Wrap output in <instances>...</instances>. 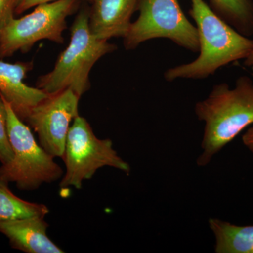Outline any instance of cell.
Instances as JSON below:
<instances>
[{
  "mask_svg": "<svg viewBox=\"0 0 253 253\" xmlns=\"http://www.w3.org/2000/svg\"><path fill=\"white\" fill-rule=\"evenodd\" d=\"M189 14L199 33V55L194 61L169 68L166 81L201 80L229 63L246 59L253 50V40L241 35L219 17L204 0H190Z\"/></svg>",
  "mask_w": 253,
  "mask_h": 253,
  "instance_id": "cell-1",
  "label": "cell"
},
{
  "mask_svg": "<svg viewBox=\"0 0 253 253\" xmlns=\"http://www.w3.org/2000/svg\"><path fill=\"white\" fill-rule=\"evenodd\" d=\"M199 121L205 123L202 154L197 159L206 166L216 154L253 125V82L241 76L233 89L226 83L215 84L206 99L195 106Z\"/></svg>",
  "mask_w": 253,
  "mask_h": 253,
  "instance_id": "cell-2",
  "label": "cell"
},
{
  "mask_svg": "<svg viewBox=\"0 0 253 253\" xmlns=\"http://www.w3.org/2000/svg\"><path fill=\"white\" fill-rule=\"evenodd\" d=\"M117 46L97 39L89 26V13L83 10L71 29L69 44L59 55L52 71L38 78L36 87L51 95L71 89L80 98L90 88L89 73L104 55Z\"/></svg>",
  "mask_w": 253,
  "mask_h": 253,
  "instance_id": "cell-3",
  "label": "cell"
},
{
  "mask_svg": "<svg viewBox=\"0 0 253 253\" xmlns=\"http://www.w3.org/2000/svg\"><path fill=\"white\" fill-rule=\"evenodd\" d=\"M4 100L14 157L0 167V180L8 184L15 183L18 189L23 191L37 189L43 184L57 181L63 175L62 168L55 162L54 157L37 143L29 126Z\"/></svg>",
  "mask_w": 253,
  "mask_h": 253,
  "instance_id": "cell-4",
  "label": "cell"
},
{
  "mask_svg": "<svg viewBox=\"0 0 253 253\" xmlns=\"http://www.w3.org/2000/svg\"><path fill=\"white\" fill-rule=\"evenodd\" d=\"M63 159L66 171L60 183L61 189H81L83 181L91 179L105 166L119 169L126 175L131 172L129 165L113 148V141L99 139L85 118L80 116L70 126Z\"/></svg>",
  "mask_w": 253,
  "mask_h": 253,
  "instance_id": "cell-5",
  "label": "cell"
},
{
  "mask_svg": "<svg viewBox=\"0 0 253 253\" xmlns=\"http://www.w3.org/2000/svg\"><path fill=\"white\" fill-rule=\"evenodd\" d=\"M138 9L139 17L124 38L126 49H136L150 40L166 38L191 52H199L197 28L186 18L178 0H140Z\"/></svg>",
  "mask_w": 253,
  "mask_h": 253,
  "instance_id": "cell-6",
  "label": "cell"
},
{
  "mask_svg": "<svg viewBox=\"0 0 253 253\" xmlns=\"http://www.w3.org/2000/svg\"><path fill=\"white\" fill-rule=\"evenodd\" d=\"M78 0H59L36 6L31 14L14 18L0 38V59L17 51L28 52L38 41L49 40L63 44L66 18L73 14Z\"/></svg>",
  "mask_w": 253,
  "mask_h": 253,
  "instance_id": "cell-7",
  "label": "cell"
},
{
  "mask_svg": "<svg viewBox=\"0 0 253 253\" xmlns=\"http://www.w3.org/2000/svg\"><path fill=\"white\" fill-rule=\"evenodd\" d=\"M80 99L71 89L49 95L31 110L24 121L38 134L40 145L53 157H63L70 125L79 116Z\"/></svg>",
  "mask_w": 253,
  "mask_h": 253,
  "instance_id": "cell-8",
  "label": "cell"
},
{
  "mask_svg": "<svg viewBox=\"0 0 253 253\" xmlns=\"http://www.w3.org/2000/svg\"><path fill=\"white\" fill-rule=\"evenodd\" d=\"M33 67V62L0 61V94L23 122L31 110L49 96L39 88L32 87L23 82Z\"/></svg>",
  "mask_w": 253,
  "mask_h": 253,
  "instance_id": "cell-9",
  "label": "cell"
},
{
  "mask_svg": "<svg viewBox=\"0 0 253 253\" xmlns=\"http://www.w3.org/2000/svg\"><path fill=\"white\" fill-rule=\"evenodd\" d=\"M89 26L97 39L109 41L126 36L131 26V18L138 9L140 0H91Z\"/></svg>",
  "mask_w": 253,
  "mask_h": 253,
  "instance_id": "cell-10",
  "label": "cell"
},
{
  "mask_svg": "<svg viewBox=\"0 0 253 253\" xmlns=\"http://www.w3.org/2000/svg\"><path fill=\"white\" fill-rule=\"evenodd\" d=\"M49 224L44 217H33L17 220L0 221V233L13 249L26 253H63L46 234Z\"/></svg>",
  "mask_w": 253,
  "mask_h": 253,
  "instance_id": "cell-11",
  "label": "cell"
},
{
  "mask_svg": "<svg viewBox=\"0 0 253 253\" xmlns=\"http://www.w3.org/2000/svg\"><path fill=\"white\" fill-rule=\"evenodd\" d=\"M208 224L215 237V253H253V225L236 226L214 218Z\"/></svg>",
  "mask_w": 253,
  "mask_h": 253,
  "instance_id": "cell-12",
  "label": "cell"
},
{
  "mask_svg": "<svg viewBox=\"0 0 253 253\" xmlns=\"http://www.w3.org/2000/svg\"><path fill=\"white\" fill-rule=\"evenodd\" d=\"M212 11L246 37L253 34L252 0H210Z\"/></svg>",
  "mask_w": 253,
  "mask_h": 253,
  "instance_id": "cell-13",
  "label": "cell"
},
{
  "mask_svg": "<svg viewBox=\"0 0 253 253\" xmlns=\"http://www.w3.org/2000/svg\"><path fill=\"white\" fill-rule=\"evenodd\" d=\"M49 213L45 205L20 199L9 189L8 183L0 180V221L45 217Z\"/></svg>",
  "mask_w": 253,
  "mask_h": 253,
  "instance_id": "cell-14",
  "label": "cell"
},
{
  "mask_svg": "<svg viewBox=\"0 0 253 253\" xmlns=\"http://www.w3.org/2000/svg\"><path fill=\"white\" fill-rule=\"evenodd\" d=\"M14 157V151L10 143L7 127V111L2 96L0 94V162H10Z\"/></svg>",
  "mask_w": 253,
  "mask_h": 253,
  "instance_id": "cell-15",
  "label": "cell"
},
{
  "mask_svg": "<svg viewBox=\"0 0 253 253\" xmlns=\"http://www.w3.org/2000/svg\"><path fill=\"white\" fill-rule=\"evenodd\" d=\"M18 0H0V38L5 28L14 18Z\"/></svg>",
  "mask_w": 253,
  "mask_h": 253,
  "instance_id": "cell-16",
  "label": "cell"
},
{
  "mask_svg": "<svg viewBox=\"0 0 253 253\" xmlns=\"http://www.w3.org/2000/svg\"><path fill=\"white\" fill-rule=\"evenodd\" d=\"M56 1H59V0H18L16 9V14L19 15L31 8L36 7L38 5Z\"/></svg>",
  "mask_w": 253,
  "mask_h": 253,
  "instance_id": "cell-17",
  "label": "cell"
},
{
  "mask_svg": "<svg viewBox=\"0 0 253 253\" xmlns=\"http://www.w3.org/2000/svg\"><path fill=\"white\" fill-rule=\"evenodd\" d=\"M245 146L253 153V126L248 129L242 137Z\"/></svg>",
  "mask_w": 253,
  "mask_h": 253,
  "instance_id": "cell-18",
  "label": "cell"
},
{
  "mask_svg": "<svg viewBox=\"0 0 253 253\" xmlns=\"http://www.w3.org/2000/svg\"><path fill=\"white\" fill-rule=\"evenodd\" d=\"M244 65L248 67L252 68L253 69V50L249 56L245 59Z\"/></svg>",
  "mask_w": 253,
  "mask_h": 253,
  "instance_id": "cell-19",
  "label": "cell"
}]
</instances>
